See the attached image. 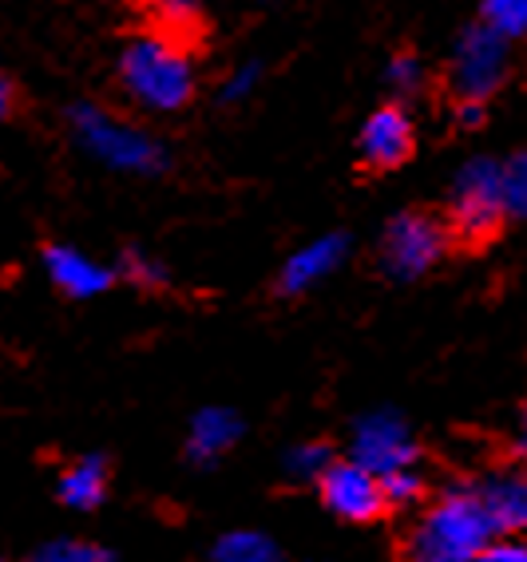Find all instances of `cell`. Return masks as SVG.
Segmentation results:
<instances>
[{
	"mask_svg": "<svg viewBox=\"0 0 527 562\" xmlns=\"http://www.w3.org/2000/svg\"><path fill=\"white\" fill-rule=\"evenodd\" d=\"M120 83L139 108L179 111L194 95V64L183 48L159 32L135 36L120 56Z\"/></svg>",
	"mask_w": 527,
	"mask_h": 562,
	"instance_id": "cell-1",
	"label": "cell"
},
{
	"mask_svg": "<svg viewBox=\"0 0 527 562\" xmlns=\"http://www.w3.org/2000/svg\"><path fill=\"white\" fill-rule=\"evenodd\" d=\"M496 539L476 492H448L428 507L416 527V562H476Z\"/></svg>",
	"mask_w": 527,
	"mask_h": 562,
	"instance_id": "cell-2",
	"label": "cell"
},
{
	"mask_svg": "<svg viewBox=\"0 0 527 562\" xmlns=\"http://www.w3.org/2000/svg\"><path fill=\"white\" fill-rule=\"evenodd\" d=\"M71 131L88 155L123 175H162L167 171V147L155 135L139 131L135 123H123L108 115L96 103H76L71 108Z\"/></svg>",
	"mask_w": 527,
	"mask_h": 562,
	"instance_id": "cell-3",
	"label": "cell"
},
{
	"mask_svg": "<svg viewBox=\"0 0 527 562\" xmlns=\"http://www.w3.org/2000/svg\"><path fill=\"white\" fill-rule=\"evenodd\" d=\"M448 218L452 231L468 241H480L487 234H496V226L507 218L504 211V179H500V162L476 155L452 179L448 191Z\"/></svg>",
	"mask_w": 527,
	"mask_h": 562,
	"instance_id": "cell-4",
	"label": "cell"
},
{
	"mask_svg": "<svg viewBox=\"0 0 527 562\" xmlns=\"http://www.w3.org/2000/svg\"><path fill=\"white\" fill-rule=\"evenodd\" d=\"M507 80V41L484 24L460 32L452 60H448V83L460 95V103H484L500 83Z\"/></svg>",
	"mask_w": 527,
	"mask_h": 562,
	"instance_id": "cell-5",
	"label": "cell"
},
{
	"mask_svg": "<svg viewBox=\"0 0 527 562\" xmlns=\"http://www.w3.org/2000/svg\"><path fill=\"white\" fill-rule=\"evenodd\" d=\"M445 226L428 214H396L385 226V238H381V261L396 281L425 278L436 261L445 258Z\"/></svg>",
	"mask_w": 527,
	"mask_h": 562,
	"instance_id": "cell-6",
	"label": "cell"
},
{
	"mask_svg": "<svg viewBox=\"0 0 527 562\" xmlns=\"http://www.w3.org/2000/svg\"><path fill=\"white\" fill-rule=\"evenodd\" d=\"M354 463L369 468L377 480L405 472V468H416V443L408 436L405 420L389 408H377L369 416H361L354 428Z\"/></svg>",
	"mask_w": 527,
	"mask_h": 562,
	"instance_id": "cell-7",
	"label": "cell"
},
{
	"mask_svg": "<svg viewBox=\"0 0 527 562\" xmlns=\"http://www.w3.org/2000/svg\"><path fill=\"white\" fill-rule=\"evenodd\" d=\"M317 487H322L325 507L345 522H369L389 507L385 492H381V480L354 460L329 463V472L317 480Z\"/></svg>",
	"mask_w": 527,
	"mask_h": 562,
	"instance_id": "cell-8",
	"label": "cell"
},
{
	"mask_svg": "<svg viewBox=\"0 0 527 562\" xmlns=\"http://www.w3.org/2000/svg\"><path fill=\"white\" fill-rule=\"evenodd\" d=\"M413 143H416V131L413 120H408V111L401 103H389V108H377L366 120L357 147H361V159L369 167L389 171V167H401L413 155Z\"/></svg>",
	"mask_w": 527,
	"mask_h": 562,
	"instance_id": "cell-9",
	"label": "cell"
},
{
	"mask_svg": "<svg viewBox=\"0 0 527 562\" xmlns=\"http://www.w3.org/2000/svg\"><path fill=\"white\" fill-rule=\"evenodd\" d=\"M476 495L504 539L527 535V468H500L480 483Z\"/></svg>",
	"mask_w": 527,
	"mask_h": 562,
	"instance_id": "cell-10",
	"label": "cell"
},
{
	"mask_svg": "<svg viewBox=\"0 0 527 562\" xmlns=\"http://www.w3.org/2000/svg\"><path fill=\"white\" fill-rule=\"evenodd\" d=\"M345 254H349V238L345 234H322V238L305 241L302 250L290 254V261L282 266V278H278V290L282 293H305L322 285L329 273L341 270Z\"/></svg>",
	"mask_w": 527,
	"mask_h": 562,
	"instance_id": "cell-11",
	"label": "cell"
},
{
	"mask_svg": "<svg viewBox=\"0 0 527 562\" xmlns=\"http://www.w3.org/2000/svg\"><path fill=\"white\" fill-rule=\"evenodd\" d=\"M44 270H48L52 285L64 290L68 297L83 302V297H100L108 285H112V270L103 261L88 258L76 246H48L44 250Z\"/></svg>",
	"mask_w": 527,
	"mask_h": 562,
	"instance_id": "cell-12",
	"label": "cell"
},
{
	"mask_svg": "<svg viewBox=\"0 0 527 562\" xmlns=\"http://www.w3.org/2000/svg\"><path fill=\"white\" fill-rule=\"evenodd\" d=\"M243 436V416L231 408H203L191 420V436H187V456L194 463H214L226 456Z\"/></svg>",
	"mask_w": 527,
	"mask_h": 562,
	"instance_id": "cell-13",
	"label": "cell"
},
{
	"mask_svg": "<svg viewBox=\"0 0 527 562\" xmlns=\"http://www.w3.org/2000/svg\"><path fill=\"white\" fill-rule=\"evenodd\" d=\"M108 495V463L96 456H83L60 475V499L76 512H92Z\"/></svg>",
	"mask_w": 527,
	"mask_h": 562,
	"instance_id": "cell-14",
	"label": "cell"
},
{
	"mask_svg": "<svg viewBox=\"0 0 527 562\" xmlns=\"http://www.w3.org/2000/svg\"><path fill=\"white\" fill-rule=\"evenodd\" d=\"M211 562H282V554L262 531H231L214 542Z\"/></svg>",
	"mask_w": 527,
	"mask_h": 562,
	"instance_id": "cell-15",
	"label": "cell"
},
{
	"mask_svg": "<svg viewBox=\"0 0 527 562\" xmlns=\"http://www.w3.org/2000/svg\"><path fill=\"white\" fill-rule=\"evenodd\" d=\"M480 24L507 44L519 41L527 36V0H480Z\"/></svg>",
	"mask_w": 527,
	"mask_h": 562,
	"instance_id": "cell-16",
	"label": "cell"
},
{
	"mask_svg": "<svg viewBox=\"0 0 527 562\" xmlns=\"http://www.w3.org/2000/svg\"><path fill=\"white\" fill-rule=\"evenodd\" d=\"M500 179H504L507 218L527 222V151H516L507 162H500Z\"/></svg>",
	"mask_w": 527,
	"mask_h": 562,
	"instance_id": "cell-17",
	"label": "cell"
},
{
	"mask_svg": "<svg viewBox=\"0 0 527 562\" xmlns=\"http://www.w3.org/2000/svg\"><path fill=\"white\" fill-rule=\"evenodd\" d=\"M329 463H334V452L325 443H298L294 452L285 456V472L294 480H322L329 472Z\"/></svg>",
	"mask_w": 527,
	"mask_h": 562,
	"instance_id": "cell-18",
	"label": "cell"
},
{
	"mask_svg": "<svg viewBox=\"0 0 527 562\" xmlns=\"http://www.w3.org/2000/svg\"><path fill=\"white\" fill-rule=\"evenodd\" d=\"M36 562H115L112 551H103L96 542H76V539H64V542H52L36 554Z\"/></svg>",
	"mask_w": 527,
	"mask_h": 562,
	"instance_id": "cell-19",
	"label": "cell"
},
{
	"mask_svg": "<svg viewBox=\"0 0 527 562\" xmlns=\"http://www.w3.org/2000/svg\"><path fill=\"white\" fill-rule=\"evenodd\" d=\"M385 80L396 95H413V91L425 83V68H421V60H416L413 52H396L385 68Z\"/></svg>",
	"mask_w": 527,
	"mask_h": 562,
	"instance_id": "cell-20",
	"label": "cell"
},
{
	"mask_svg": "<svg viewBox=\"0 0 527 562\" xmlns=\"http://www.w3.org/2000/svg\"><path fill=\"white\" fill-rule=\"evenodd\" d=\"M123 278H132L135 285H162V281H167V270H162L152 254L127 250L123 254Z\"/></svg>",
	"mask_w": 527,
	"mask_h": 562,
	"instance_id": "cell-21",
	"label": "cell"
},
{
	"mask_svg": "<svg viewBox=\"0 0 527 562\" xmlns=\"http://www.w3.org/2000/svg\"><path fill=\"white\" fill-rule=\"evenodd\" d=\"M258 76H262V64H243V68H234L231 76L223 80V88H218V95H223L226 103H243L246 95H250L254 88H258Z\"/></svg>",
	"mask_w": 527,
	"mask_h": 562,
	"instance_id": "cell-22",
	"label": "cell"
},
{
	"mask_svg": "<svg viewBox=\"0 0 527 562\" xmlns=\"http://www.w3.org/2000/svg\"><path fill=\"white\" fill-rule=\"evenodd\" d=\"M155 9L162 24H171V29H187V24L199 21V0H147Z\"/></svg>",
	"mask_w": 527,
	"mask_h": 562,
	"instance_id": "cell-23",
	"label": "cell"
},
{
	"mask_svg": "<svg viewBox=\"0 0 527 562\" xmlns=\"http://www.w3.org/2000/svg\"><path fill=\"white\" fill-rule=\"evenodd\" d=\"M381 492H385V503H413L421 495V475H416V468L393 472L381 480Z\"/></svg>",
	"mask_w": 527,
	"mask_h": 562,
	"instance_id": "cell-24",
	"label": "cell"
},
{
	"mask_svg": "<svg viewBox=\"0 0 527 562\" xmlns=\"http://www.w3.org/2000/svg\"><path fill=\"white\" fill-rule=\"evenodd\" d=\"M476 562H527V542L524 539H492L480 551Z\"/></svg>",
	"mask_w": 527,
	"mask_h": 562,
	"instance_id": "cell-25",
	"label": "cell"
},
{
	"mask_svg": "<svg viewBox=\"0 0 527 562\" xmlns=\"http://www.w3.org/2000/svg\"><path fill=\"white\" fill-rule=\"evenodd\" d=\"M460 123L464 127H480L484 123V103H460Z\"/></svg>",
	"mask_w": 527,
	"mask_h": 562,
	"instance_id": "cell-26",
	"label": "cell"
},
{
	"mask_svg": "<svg viewBox=\"0 0 527 562\" xmlns=\"http://www.w3.org/2000/svg\"><path fill=\"white\" fill-rule=\"evenodd\" d=\"M9 111H12V80L0 71V123L9 120Z\"/></svg>",
	"mask_w": 527,
	"mask_h": 562,
	"instance_id": "cell-27",
	"label": "cell"
},
{
	"mask_svg": "<svg viewBox=\"0 0 527 562\" xmlns=\"http://www.w3.org/2000/svg\"><path fill=\"white\" fill-rule=\"evenodd\" d=\"M516 448L527 456V408H524V420H519V436H516Z\"/></svg>",
	"mask_w": 527,
	"mask_h": 562,
	"instance_id": "cell-28",
	"label": "cell"
}]
</instances>
